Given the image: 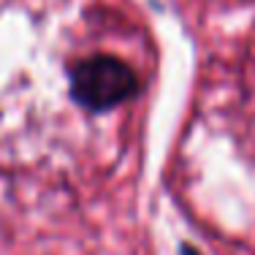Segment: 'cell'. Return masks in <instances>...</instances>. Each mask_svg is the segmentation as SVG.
<instances>
[{
    "instance_id": "obj_1",
    "label": "cell",
    "mask_w": 255,
    "mask_h": 255,
    "mask_svg": "<svg viewBox=\"0 0 255 255\" xmlns=\"http://www.w3.org/2000/svg\"><path fill=\"white\" fill-rule=\"evenodd\" d=\"M138 93V79L130 65L117 57L95 54L71 71V95L90 112H106Z\"/></svg>"
}]
</instances>
